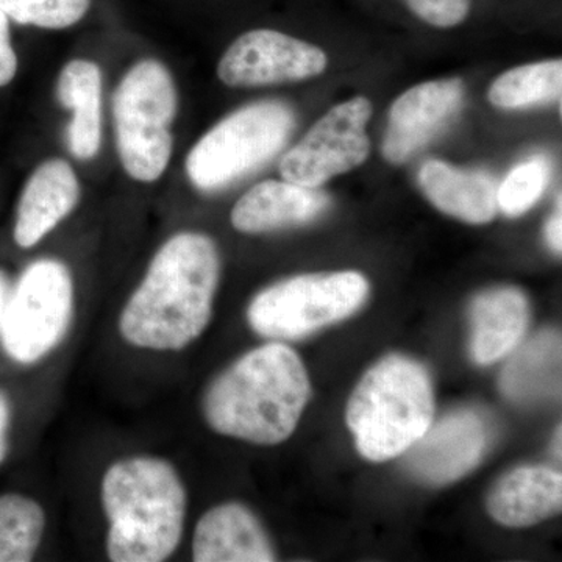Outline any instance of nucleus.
Masks as SVG:
<instances>
[{"mask_svg": "<svg viewBox=\"0 0 562 562\" xmlns=\"http://www.w3.org/2000/svg\"><path fill=\"white\" fill-rule=\"evenodd\" d=\"M111 106L122 169L138 183L160 180L171 162L179 113L171 70L155 58L136 61L114 90Z\"/></svg>", "mask_w": 562, "mask_h": 562, "instance_id": "5", "label": "nucleus"}, {"mask_svg": "<svg viewBox=\"0 0 562 562\" xmlns=\"http://www.w3.org/2000/svg\"><path fill=\"white\" fill-rule=\"evenodd\" d=\"M294 125V111L279 101L250 103L233 111L188 154V180L201 192L231 187L271 161L286 146Z\"/></svg>", "mask_w": 562, "mask_h": 562, "instance_id": "6", "label": "nucleus"}, {"mask_svg": "<svg viewBox=\"0 0 562 562\" xmlns=\"http://www.w3.org/2000/svg\"><path fill=\"white\" fill-rule=\"evenodd\" d=\"M562 475L543 465H525L495 484L487 512L492 519L512 528L531 527L560 514Z\"/></svg>", "mask_w": 562, "mask_h": 562, "instance_id": "17", "label": "nucleus"}, {"mask_svg": "<svg viewBox=\"0 0 562 562\" xmlns=\"http://www.w3.org/2000/svg\"><path fill=\"white\" fill-rule=\"evenodd\" d=\"M330 205L316 188L292 181L268 180L255 184L232 210V225L246 235H261L306 224L319 217Z\"/></svg>", "mask_w": 562, "mask_h": 562, "instance_id": "15", "label": "nucleus"}, {"mask_svg": "<svg viewBox=\"0 0 562 562\" xmlns=\"http://www.w3.org/2000/svg\"><path fill=\"white\" fill-rule=\"evenodd\" d=\"M371 116L372 103L361 95L333 106L281 158V177L301 187L319 188L361 166L371 154L366 133Z\"/></svg>", "mask_w": 562, "mask_h": 562, "instance_id": "9", "label": "nucleus"}, {"mask_svg": "<svg viewBox=\"0 0 562 562\" xmlns=\"http://www.w3.org/2000/svg\"><path fill=\"white\" fill-rule=\"evenodd\" d=\"M221 257L205 233L179 232L155 251L117 319L122 341L176 353L205 333L220 286Z\"/></svg>", "mask_w": 562, "mask_h": 562, "instance_id": "1", "label": "nucleus"}, {"mask_svg": "<svg viewBox=\"0 0 562 562\" xmlns=\"http://www.w3.org/2000/svg\"><path fill=\"white\" fill-rule=\"evenodd\" d=\"M76 313V283L69 266L40 258L11 284L0 342L11 360L32 366L46 360L68 336Z\"/></svg>", "mask_w": 562, "mask_h": 562, "instance_id": "7", "label": "nucleus"}, {"mask_svg": "<svg viewBox=\"0 0 562 562\" xmlns=\"http://www.w3.org/2000/svg\"><path fill=\"white\" fill-rule=\"evenodd\" d=\"M80 181L63 158L41 162L25 183L16 209L13 238L21 249L38 246L80 202Z\"/></svg>", "mask_w": 562, "mask_h": 562, "instance_id": "13", "label": "nucleus"}, {"mask_svg": "<svg viewBox=\"0 0 562 562\" xmlns=\"http://www.w3.org/2000/svg\"><path fill=\"white\" fill-rule=\"evenodd\" d=\"M105 552L113 562L168 561L187 525L188 492L176 465L133 454L109 465L101 482Z\"/></svg>", "mask_w": 562, "mask_h": 562, "instance_id": "3", "label": "nucleus"}, {"mask_svg": "<svg viewBox=\"0 0 562 562\" xmlns=\"http://www.w3.org/2000/svg\"><path fill=\"white\" fill-rule=\"evenodd\" d=\"M461 80H435L417 85L394 102L384 135L383 157L391 165L412 160L436 136L441 135L464 103Z\"/></svg>", "mask_w": 562, "mask_h": 562, "instance_id": "12", "label": "nucleus"}, {"mask_svg": "<svg viewBox=\"0 0 562 562\" xmlns=\"http://www.w3.org/2000/svg\"><path fill=\"white\" fill-rule=\"evenodd\" d=\"M503 394L514 402H531L560 394L561 336L547 330L524 344L502 373Z\"/></svg>", "mask_w": 562, "mask_h": 562, "instance_id": "20", "label": "nucleus"}, {"mask_svg": "<svg viewBox=\"0 0 562 562\" xmlns=\"http://www.w3.org/2000/svg\"><path fill=\"white\" fill-rule=\"evenodd\" d=\"M191 550L195 562L277 560L265 527L241 503H224L203 514L195 524Z\"/></svg>", "mask_w": 562, "mask_h": 562, "instance_id": "14", "label": "nucleus"}, {"mask_svg": "<svg viewBox=\"0 0 562 562\" xmlns=\"http://www.w3.org/2000/svg\"><path fill=\"white\" fill-rule=\"evenodd\" d=\"M414 16L436 29H452L468 20L472 0H403Z\"/></svg>", "mask_w": 562, "mask_h": 562, "instance_id": "25", "label": "nucleus"}, {"mask_svg": "<svg viewBox=\"0 0 562 562\" xmlns=\"http://www.w3.org/2000/svg\"><path fill=\"white\" fill-rule=\"evenodd\" d=\"M18 72V55L11 44L10 20L0 10V88L13 81Z\"/></svg>", "mask_w": 562, "mask_h": 562, "instance_id": "26", "label": "nucleus"}, {"mask_svg": "<svg viewBox=\"0 0 562 562\" xmlns=\"http://www.w3.org/2000/svg\"><path fill=\"white\" fill-rule=\"evenodd\" d=\"M368 295V280L353 271L292 277L258 292L247 321L262 338L294 341L351 316Z\"/></svg>", "mask_w": 562, "mask_h": 562, "instance_id": "8", "label": "nucleus"}, {"mask_svg": "<svg viewBox=\"0 0 562 562\" xmlns=\"http://www.w3.org/2000/svg\"><path fill=\"white\" fill-rule=\"evenodd\" d=\"M435 398L427 369L390 355L362 376L347 406V425L358 452L383 462L401 457L430 428Z\"/></svg>", "mask_w": 562, "mask_h": 562, "instance_id": "4", "label": "nucleus"}, {"mask_svg": "<svg viewBox=\"0 0 562 562\" xmlns=\"http://www.w3.org/2000/svg\"><path fill=\"white\" fill-rule=\"evenodd\" d=\"M554 453L558 458H561V428L557 430V439H554Z\"/></svg>", "mask_w": 562, "mask_h": 562, "instance_id": "30", "label": "nucleus"}, {"mask_svg": "<svg viewBox=\"0 0 562 562\" xmlns=\"http://www.w3.org/2000/svg\"><path fill=\"white\" fill-rule=\"evenodd\" d=\"M419 184L436 209L457 220L487 224L497 214V184L490 173L430 160L420 168Z\"/></svg>", "mask_w": 562, "mask_h": 562, "instance_id": "19", "label": "nucleus"}, {"mask_svg": "<svg viewBox=\"0 0 562 562\" xmlns=\"http://www.w3.org/2000/svg\"><path fill=\"white\" fill-rule=\"evenodd\" d=\"M102 83L101 66L85 58L66 63L58 74L55 95L72 113L66 144L76 160L90 161L101 151Z\"/></svg>", "mask_w": 562, "mask_h": 562, "instance_id": "16", "label": "nucleus"}, {"mask_svg": "<svg viewBox=\"0 0 562 562\" xmlns=\"http://www.w3.org/2000/svg\"><path fill=\"white\" fill-rule=\"evenodd\" d=\"M11 288V281L5 271L0 269V322H2L3 310H5L7 297Z\"/></svg>", "mask_w": 562, "mask_h": 562, "instance_id": "29", "label": "nucleus"}, {"mask_svg": "<svg viewBox=\"0 0 562 562\" xmlns=\"http://www.w3.org/2000/svg\"><path fill=\"white\" fill-rule=\"evenodd\" d=\"M490 446V427L479 413L462 409L430 425L406 450L405 468L422 483L457 482L482 462Z\"/></svg>", "mask_w": 562, "mask_h": 562, "instance_id": "11", "label": "nucleus"}, {"mask_svg": "<svg viewBox=\"0 0 562 562\" xmlns=\"http://www.w3.org/2000/svg\"><path fill=\"white\" fill-rule=\"evenodd\" d=\"M547 243L558 254L562 250V216L561 205H558L557 213L553 214L552 220L549 221L546 228Z\"/></svg>", "mask_w": 562, "mask_h": 562, "instance_id": "28", "label": "nucleus"}, {"mask_svg": "<svg viewBox=\"0 0 562 562\" xmlns=\"http://www.w3.org/2000/svg\"><path fill=\"white\" fill-rule=\"evenodd\" d=\"M472 358L487 366L508 357L522 342L530 322V303L516 288H497L473 299Z\"/></svg>", "mask_w": 562, "mask_h": 562, "instance_id": "18", "label": "nucleus"}, {"mask_svg": "<svg viewBox=\"0 0 562 562\" xmlns=\"http://www.w3.org/2000/svg\"><path fill=\"white\" fill-rule=\"evenodd\" d=\"M11 425V403L5 392L0 391V464L9 452V435Z\"/></svg>", "mask_w": 562, "mask_h": 562, "instance_id": "27", "label": "nucleus"}, {"mask_svg": "<svg viewBox=\"0 0 562 562\" xmlns=\"http://www.w3.org/2000/svg\"><path fill=\"white\" fill-rule=\"evenodd\" d=\"M312 395L299 355L279 341L247 351L206 387V425L227 438L277 446L291 438Z\"/></svg>", "mask_w": 562, "mask_h": 562, "instance_id": "2", "label": "nucleus"}, {"mask_svg": "<svg viewBox=\"0 0 562 562\" xmlns=\"http://www.w3.org/2000/svg\"><path fill=\"white\" fill-rule=\"evenodd\" d=\"M550 180V165L543 157L520 162L497 187V206L509 217L522 216L542 198Z\"/></svg>", "mask_w": 562, "mask_h": 562, "instance_id": "24", "label": "nucleus"}, {"mask_svg": "<svg viewBox=\"0 0 562 562\" xmlns=\"http://www.w3.org/2000/svg\"><path fill=\"white\" fill-rule=\"evenodd\" d=\"M92 0H0V10L21 25L63 31L79 24Z\"/></svg>", "mask_w": 562, "mask_h": 562, "instance_id": "23", "label": "nucleus"}, {"mask_svg": "<svg viewBox=\"0 0 562 562\" xmlns=\"http://www.w3.org/2000/svg\"><path fill=\"white\" fill-rule=\"evenodd\" d=\"M562 61L532 63L506 70L491 85L490 102L503 110L528 109L560 101Z\"/></svg>", "mask_w": 562, "mask_h": 562, "instance_id": "21", "label": "nucleus"}, {"mask_svg": "<svg viewBox=\"0 0 562 562\" xmlns=\"http://www.w3.org/2000/svg\"><path fill=\"white\" fill-rule=\"evenodd\" d=\"M325 52L271 29H255L233 41L217 65L225 87L258 88L314 79L327 69Z\"/></svg>", "mask_w": 562, "mask_h": 562, "instance_id": "10", "label": "nucleus"}, {"mask_svg": "<svg viewBox=\"0 0 562 562\" xmlns=\"http://www.w3.org/2000/svg\"><path fill=\"white\" fill-rule=\"evenodd\" d=\"M43 505L27 495H0V562H29L38 552L46 531Z\"/></svg>", "mask_w": 562, "mask_h": 562, "instance_id": "22", "label": "nucleus"}]
</instances>
